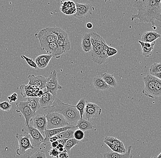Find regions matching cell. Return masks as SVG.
<instances>
[{"label": "cell", "instance_id": "27", "mask_svg": "<svg viewBox=\"0 0 161 158\" xmlns=\"http://www.w3.org/2000/svg\"><path fill=\"white\" fill-rule=\"evenodd\" d=\"M78 129L76 126L72 127L71 128L68 129L67 130L62 132L56 135L59 139H70L74 138V132L76 129Z\"/></svg>", "mask_w": 161, "mask_h": 158}, {"label": "cell", "instance_id": "49", "mask_svg": "<svg viewBox=\"0 0 161 158\" xmlns=\"http://www.w3.org/2000/svg\"><path fill=\"white\" fill-rule=\"evenodd\" d=\"M152 75H153V76H155L157 78H158V79H160L161 80V72H160V73H156V74H152Z\"/></svg>", "mask_w": 161, "mask_h": 158}, {"label": "cell", "instance_id": "14", "mask_svg": "<svg viewBox=\"0 0 161 158\" xmlns=\"http://www.w3.org/2000/svg\"><path fill=\"white\" fill-rule=\"evenodd\" d=\"M32 120L33 121V126L39 130L42 135H45V131L47 126L46 115H37L31 120Z\"/></svg>", "mask_w": 161, "mask_h": 158}, {"label": "cell", "instance_id": "29", "mask_svg": "<svg viewBox=\"0 0 161 158\" xmlns=\"http://www.w3.org/2000/svg\"><path fill=\"white\" fill-rule=\"evenodd\" d=\"M101 76L105 81L106 83L109 85L110 87H116L117 86V82L113 74L104 73L102 74Z\"/></svg>", "mask_w": 161, "mask_h": 158}, {"label": "cell", "instance_id": "4", "mask_svg": "<svg viewBox=\"0 0 161 158\" xmlns=\"http://www.w3.org/2000/svg\"><path fill=\"white\" fill-rule=\"evenodd\" d=\"M47 129H52L67 126H73L69 123L64 116L57 112H49L46 114Z\"/></svg>", "mask_w": 161, "mask_h": 158}, {"label": "cell", "instance_id": "38", "mask_svg": "<svg viewBox=\"0 0 161 158\" xmlns=\"http://www.w3.org/2000/svg\"><path fill=\"white\" fill-rule=\"evenodd\" d=\"M103 142L110 149V150H111V151H112L115 152L119 153H124V151L122 150L121 149L117 147L116 146L114 145V144L111 143L107 141L106 140H104Z\"/></svg>", "mask_w": 161, "mask_h": 158}, {"label": "cell", "instance_id": "22", "mask_svg": "<svg viewBox=\"0 0 161 158\" xmlns=\"http://www.w3.org/2000/svg\"><path fill=\"white\" fill-rule=\"evenodd\" d=\"M37 88L34 85L22 84L20 86V93L24 98L34 97V90Z\"/></svg>", "mask_w": 161, "mask_h": 158}, {"label": "cell", "instance_id": "20", "mask_svg": "<svg viewBox=\"0 0 161 158\" xmlns=\"http://www.w3.org/2000/svg\"><path fill=\"white\" fill-rule=\"evenodd\" d=\"M52 57L53 56L50 54H41L35 58V61L39 69H45L48 66Z\"/></svg>", "mask_w": 161, "mask_h": 158}, {"label": "cell", "instance_id": "35", "mask_svg": "<svg viewBox=\"0 0 161 158\" xmlns=\"http://www.w3.org/2000/svg\"><path fill=\"white\" fill-rule=\"evenodd\" d=\"M142 48V54L145 58H148L152 55V51L153 50L154 46L146 47L141 46Z\"/></svg>", "mask_w": 161, "mask_h": 158}, {"label": "cell", "instance_id": "5", "mask_svg": "<svg viewBox=\"0 0 161 158\" xmlns=\"http://www.w3.org/2000/svg\"><path fill=\"white\" fill-rule=\"evenodd\" d=\"M16 139L19 142V148L16 150V154L19 156H22L28 150L35 149L30 140V136L29 134L23 133V134L16 133Z\"/></svg>", "mask_w": 161, "mask_h": 158}, {"label": "cell", "instance_id": "15", "mask_svg": "<svg viewBox=\"0 0 161 158\" xmlns=\"http://www.w3.org/2000/svg\"><path fill=\"white\" fill-rule=\"evenodd\" d=\"M29 82L28 84L34 85L37 88L41 90H43L46 88L47 79L45 76L42 75H37L35 76L34 74L30 75L28 76Z\"/></svg>", "mask_w": 161, "mask_h": 158}, {"label": "cell", "instance_id": "43", "mask_svg": "<svg viewBox=\"0 0 161 158\" xmlns=\"http://www.w3.org/2000/svg\"><path fill=\"white\" fill-rule=\"evenodd\" d=\"M60 153L59 152L58 150L55 148H53L49 151V154L52 157H57Z\"/></svg>", "mask_w": 161, "mask_h": 158}, {"label": "cell", "instance_id": "34", "mask_svg": "<svg viewBox=\"0 0 161 158\" xmlns=\"http://www.w3.org/2000/svg\"><path fill=\"white\" fill-rule=\"evenodd\" d=\"M151 74L161 72V63H155L151 65L149 69Z\"/></svg>", "mask_w": 161, "mask_h": 158}, {"label": "cell", "instance_id": "48", "mask_svg": "<svg viewBox=\"0 0 161 158\" xmlns=\"http://www.w3.org/2000/svg\"><path fill=\"white\" fill-rule=\"evenodd\" d=\"M86 27L88 29H92L93 27V25L92 23H88L86 25Z\"/></svg>", "mask_w": 161, "mask_h": 158}, {"label": "cell", "instance_id": "31", "mask_svg": "<svg viewBox=\"0 0 161 158\" xmlns=\"http://www.w3.org/2000/svg\"><path fill=\"white\" fill-rule=\"evenodd\" d=\"M86 99L85 98H81L77 104L75 105V107L80 113V118H83L86 106Z\"/></svg>", "mask_w": 161, "mask_h": 158}, {"label": "cell", "instance_id": "37", "mask_svg": "<svg viewBox=\"0 0 161 158\" xmlns=\"http://www.w3.org/2000/svg\"><path fill=\"white\" fill-rule=\"evenodd\" d=\"M27 158H47L44 151L41 148L39 149L35 153L30 155Z\"/></svg>", "mask_w": 161, "mask_h": 158}, {"label": "cell", "instance_id": "46", "mask_svg": "<svg viewBox=\"0 0 161 158\" xmlns=\"http://www.w3.org/2000/svg\"><path fill=\"white\" fill-rule=\"evenodd\" d=\"M59 142L58 141H56L53 142L51 143V146L53 148H56L58 145H59Z\"/></svg>", "mask_w": 161, "mask_h": 158}, {"label": "cell", "instance_id": "44", "mask_svg": "<svg viewBox=\"0 0 161 158\" xmlns=\"http://www.w3.org/2000/svg\"><path fill=\"white\" fill-rule=\"evenodd\" d=\"M57 157L60 158H69V156L68 152L65 150L63 152L60 153L59 155Z\"/></svg>", "mask_w": 161, "mask_h": 158}, {"label": "cell", "instance_id": "12", "mask_svg": "<svg viewBox=\"0 0 161 158\" xmlns=\"http://www.w3.org/2000/svg\"><path fill=\"white\" fill-rule=\"evenodd\" d=\"M102 109L97 105L89 102L86 104L84 116L86 119L89 120L90 119L96 118L100 115Z\"/></svg>", "mask_w": 161, "mask_h": 158}, {"label": "cell", "instance_id": "25", "mask_svg": "<svg viewBox=\"0 0 161 158\" xmlns=\"http://www.w3.org/2000/svg\"><path fill=\"white\" fill-rule=\"evenodd\" d=\"M91 39V33L85 34L81 39V48L83 51L86 53H88L92 50V45Z\"/></svg>", "mask_w": 161, "mask_h": 158}, {"label": "cell", "instance_id": "17", "mask_svg": "<svg viewBox=\"0 0 161 158\" xmlns=\"http://www.w3.org/2000/svg\"><path fill=\"white\" fill-rule=\"evenodd\" d=\"M73 126H67L65 127L52 129H46L45 131V140H44L43 144L45 146L48 144L50 142V139L52 137L57 135L58 134L62 132L67 130L68 129L71 128Z\"/></svg>", "mask_w": 161, "mask_h": 158}, {"label": "cell", "instance_id": "55", "mask_svg": "<svg viewBox=\"0 0 161 158\" xmlns=\"http://www.w3.org/2000/svg\"><path fill=\"white\" fill-rule=\"evenodd\" d=\"M2 93H1V91H0V99H1V98H2Z\"/></svg>", "mask_w": 161, "mask_h": 158}, {"label": "cell", "instance_id": "21", "mask_svg": "<svg viewBox=\"0 0 161 158\" xmlns=\"http://www.w3.org/2000/svg\"><path fill=\"white\" fill-rule=\"evenodd\" d=\"M161 37V35L157 32L148 31L143 33L141 37V41L147 43H153Z\"/></svg>", "mask_w": 161, "mask_h": 158}, {"label": "cell", "instance_id": "52", "mask_svg": "<svg viewBox=\"0 0 161 158\" xmlns=\"http://www.w3.org/2000/svg\"><path fill=\"white\" fill-rule=\"evenodd\" d=\"M3 81H2V79H1V78H0V88H1V87H2V85H3Z\"/></svg>", "mask_w": 161, "mask_h": 158}, {"label": "cell", "instance_id": "2", "mask_svg": "<svg viewBox=\"0 0 161 158\" xmlns=\"http://www.w3.org/2000/svg\"><path fill=\"white\" fill-rule=\"evenodd\" d=\"M43 108L46 114L52 112L61 114L65 117L69 123L73 126L76 125L80 118V113L75 105L64 103L56 97L52 106Z\"/></svg>", "mask_w": 161, "mask_h": 158}, {"label": "cell", "instance_id": "11", "mask_svg": "<svg viewBox=\"0 0 161 158\" xmlns=\"http://www.w3.org/2000/svg\"><path fill=\"white\" fill-rule=\"evenodd\" d=\"M76 11L74 17L79 20H82L92 14L95 10L94 7L90 4L75 3Z\"/></svg>", "mask_w": 161, "mask_h": 158}, {"label": "cell", "instance_id": "13", "mask_svg": "<svg viewBox=\"0 0 161 158\" xmlns=\"http://www.w3.org/2000/svg\"><path fill=\"white\" fill-rule=\"evenodd\" d=\"M41 50H45L47 54L52 55L53 57H55L56 59H59L61 55L64 53L63 50L57 45L56 42L48 43L41 47Z\"/></svg>", "mask_w": 161, "mask_h": 158}, {"label": "cell", "instance_id": "42", "mask_svg": "<svg viewBox=\"0 0 161 158\" xmlns=\"http://www.w3.org/2000/svg\"><path fill=\"white\" fill-rule=\"evenodd\" d=\"M18 94L16 93H14L11 95L10 96L8 97V99L9 101L10 102H14L17 101L18 100Z\"/></svg>", "mask_w": 161, "mask_h": 158}, {"label": "cell", "instance_id": "56", "mask_svg": "<svg viewBox=\"0 0 161 158\" xmlns=\"http://www.w3.org/2000/svg\"><path fill=\"white\" fill-rule=\"evenodd\" d=\"M156 157L157 156H154L150 158H156Z\"/></svg>", "mask_w": 161, "mask_h": 158}, {"label": "cell", "instance_id": "47", "mask_svg": "<svg viewBox=\"0 0 161 158\" xmlns=\"http://www.w3.org/2000/svg\"><path fill=\"white\" fill-rule=\"evenodd\" d=\"M58 138L56 136H54L52 137L50 139V142L52 143L53 142L56 141L58 140Z\"/></svg>", "mask_w": 161, "mask_h": 158}, {"label": "cell", "instance_id": "39", "mask_svg": "<svg viewBox=\"0 0 161 158\" xmlns=\"http://www.w3.org/2000/svg\"><path fill=\"white\" fill-rule=\"evenodd\" d=\"M85 134L84 132L79 129H77L75 131L74 134V138L78 141H81L84 138Z\"/></svg>", "mask_w": 161, "mask_h": 158}, {"label": "cell", "instance_id": "6", "mask_svg": "<svg viewBox=\"0 0 161 158\" xmlns=\"http://www.w3.org/2000/svg\"><path fill=\"white\" fill-rule=\"evenodd\" d=\"M15 108L17 113H21L24 116L25 126L30 125V121L36 116V113L30 107L29 102L28 101H20L16 103Z\"/></svg>", "mask_w": 161, "mask_h": 158}, {"label": "cell", "instance_id": "45", "mask_svg": "<svg viewBox=\"0 0 161 158\" xmlns=\"http://www.w3.org/2000/svg\"><path fill=\"white\" fill-rule=\"evenodd\" d=\"M69 139H58V142L59 144H62L63 145L65 146L66 142Z\"/></svg>", "mask_w": 161, "mask_h": 158}, {"label": "cell", "instance_id": "30", "mask_svg": "<svg viewBox=\"0 0 161 158\" xmlns=\"http://www.w3.org/2000/svg\"><path fill=\"white\" fill-rule=\"evenodd\" d=\"M104 140L107 141L113 144L114 145L118 147L121 149L122 150L124 151L125 153L126 151L125 147L124 144L123 143L118 139L114 137L106 136L104 138Z\"/></svg>", "mask_w": 161, "mask_h": 158}, {"label": "cell", "instance_id": "16", "mask_svg": "<svg viewBox=\"0 0 161 158\" xmlns=\"http://www.w3.org/2000/svg\"><path fill=\"white\" fill-rule=\"evenodd\" d=\"M132 146L130 145L124 153H119L111 151L103 154V156L104 158H132Z\"/></svg>", "mask_w": 161, "mask_h": 158}, {"label": "cell", "instance_id": "57", "mask_svg": "<svg viewBox=\"0 0 161 158\" xmlns=\"http://www.w3.org/2000/svg\"><path fill=\"white\" fill-rule=\"evenodd\" d=\"M138 1V0H136L135 1ZM142 1H143V0H142Z\"/></svg>", "mask_w": 161, "mask_h": 158}, {"label": "cell", "instance_id": "41", "mask_svg": "<svg viewBox=\"0 0 161 158\" xmlns=\"http://www.w3.org/2000/svg\"><path fill=\"white\" fill-rule=\"evenodd\" d=\"M106 52L108 57H112L117 54L118 51L116 49L108 46L106 49Z\"/></svg>", "mask_w": 161, "mask_h": 158}, {"label": "cell", "instance_id": "26", "mask_svg": "<svg viewBox=\"0 0 161 158\" xmlns=\"http://www.w3.org/2000/svg\"><path fill=\"white\" fill-rule=\"evenodd\" d=\"M76 126L78 129L83 131V132L92 129L94 128L93 124L89 122L88 120L83 118H80Z\"/></svg>", "mask_w": 161, "mask_h": 158}, {"label": "cell", "instance_id": "9", "mask_svg": "<svg viewBox=\"0 0 161 158\" xmlns=\"http://www.w3.org/2000/svg\"><path fill=\"white\" fill-rule=\"evenodd\" d=\"M157 77L152 74H148L144 77L145 87L142 92L144 95L150 98L154 99L155 87Z\"/></svg>", "mask_w": 161, "mask_h": 158}, {"label": "cell", "instance_id": "8", "mask_svg": "<svg viewBox=\"0 0 161 158\" xmlns=\"http://www.w3.org/2000/svg\"><path fill=\"white\" fill-rule=\"evenodd\" d=\"M46 88L47 92H50L56 97L57 91L59 90L62 89V87L59 84L57 78V73L56 70H54L50 73L47 78Z\"/></svg>", "mask_w": 161, "mask_h": 158}, {"label": "cell", "instance_id": "19", "mask_svg": "<svg viewBox=\"0 0 161 158\" xmlns=\"http://www.w3.org/2000/svg\"><path fill=\"white\" fill-rule=\"evenodd\" d=\"M60 9L65 14H75L76 11V4L73 1H65L61 5Z\"/></svg>", "mask_w": 161, "mask_h": 158}, {"label": "cell", "instance_id": "23", "mask_svg": "<svg viewBox=\"0 0 161 158\" xmlns=\"http://www.w3.org/2000/svg\"><path fill=\"white\" fill-rule=\"evenodd\" d=\"M46 29L56 35L57 37V40L63 41H70L67 33L61 28L58 27H49L46 28Z\"/></svg>", "mask_w": 161, "mask_h": 158}, {"label": "cell", "instance_id": "24", "mask_svg": "<svg viewBox=\"0 0 161 158\" xmlns=\"http://www.w3.org/2000/svg\"><path fill=\"white\" fill-rule=\"evenodd\" d=\"M92 81L94 87L97 90H106L110 88V86L106 83L101 75L96 76L93 78Z\"/></svg>", "mask_w": 161, "mask_h": 158}, {"label": "cell", "instance_id": "32", "mask_svg": "<svg viewBox=\"0 0 161 158\" xmlns=\"http://www.w3.org/2000/svg\"><path fill=\"white\" fill-rule=\"evenodd\" d=\"M79 144V141L77 140L75 138L69 139L66 142L64 148L67 152L70 153L71 149Z\"/></svg>", "mask_w": 161, "mask_h": 158}, {"label": "cell", "instance_id": "10", "mask_svg": "<svg viewBox=\"0 0 161 158\" xmlns=\"http://www.w3.org/2000/svg\"><path fill=\"white\" fill-rule=\"evenodd\" d=\"M35 36V38L38 39L40 41L41 47L48 43L56 42L57 40L56 35L46 28L42 29L39 31V33H36Z\"/></svg>", "mask_w": 161, "mask_h": 158}, {"label": "cell", "instance_id": "53", "mask_svg": "<svg viewBox=\"0 0 161 158\" xmlns=\"http://www.w3.org/2000/svg\"><path fill=\"white\" fill-rule=\"evenodd\" d=\"M156 158H161V153L158 156L156 157Z\"/></svg>", "mask_w": 161, "mask_h": 158}, {"label": "cell", "instance_id": "58", "mask_svg": "<svg viewBox=\"0 0 161 158\" xmlns=\"http://www.w3.org/2000/svg\"><path fill=\"white\" fill-rule=\"evenodd\" d=\"M56 158H58V157H56Z\"/></svg>", "mask_w": 161, "mask_h": 158}, {"label": "cell", "instance_id": "54", "mask_svg": "<svg viewBox=\"0 0 161 158\" xmlns=\"http://www.w3.org/2000/svg\"><path fill=\"white\" fill-rule=\"evenodd\" d=\"M111 1V0H104V2H105V3H107V2H108V1Z\"/></svg>", "mask_w": 161, "mask_h": 158}, {"label": "cell", "instance_id": "28", "mask_svg": "<svg viewBox=\"0 0 161 158\" xmlns=\"http://www.w3.org/2000/svg\"><path fill=\"white\" fill-rule=\"evenodd\" d=\"M27 100L30 107L36 113L41 107L40 103V97H27Z\"/></svg>", "mask_w": 161, "mask_h": 158}, {"label": "cell", "instance_id": "36", "mask_svg": "<svg viewBox=\"0 0 161 158\" xmlns=\"http://www.w3.org/2000/svg\"><path fill=\"white\" fill-rule=\"evenodd\" d=\"M21 59H24L26 61V63L28 64V65L30 66V67H32L33 69H39L35 61H34L33 59L23 55H21Z\"/></svg>", "mask_w": 161, "mask_h": 158}, {"label": "cell", "instance_id": "33", "mask_svg": "<svg viewBox=\"0 0 161 158\" xmlns=\"http://www.w3.org/2000/svg\"><path fill=\"white\" fill-rule=\"evenodd\" d=\"M161 96V80L156 78L155 87L154 98H158Z\"/></svg>", "mask_w": 161, "mask_h": 158}, {"label": "cell", "instance_id": "7", "mask_svg": "<svg viewBox=\"0 0 161 158\" xmlns=\"http://www.w3.org/2000/svg\"><path fill=\"white\" fill-rule=\"evenodd\" d=\"M23 133L29 134L32 139V144L35 149L39 147L42 144L44 143L45 138L39 130L35 128L33 126H25L22 129Z\"/></svg>", "mask_w": 161, "mask_h": 158}, {"label": "cell", "instance_id": "18", "mask_svg": "<svg viewBox=\"0 0 161 158\" xmlns=\"http://www.w3.org/2000/svg\"><path fill=\"white\" fill-rule=\"evenodd\" d=\"M56 97L50 92H44L43 95L40 97V103L43 108L50 107L53 105Z\"/></svg>", "mask_w": 161, "mask_h": 158}, {"label": "cell", "instance_id": "40", "mask_svg": "<svg viewBox=\"0 0 161 158\" xmlns=\"http://www.w3.org/2000/svg\"><path fill=\"white\" fill-rule=\"evenodd\" d=\"M12 107V105L8 101H4L3 102H0V109L3 111L8 112Z\"/></svg>", "mask_w": 161, "mask_h": 158}, {"label": "cell", "instance_id": "3", "mask_svg": "<svg viewBox=\"0 0 161 158\" xmlns=\"http://www.w3.org/2000/svg\"><path fill=\"white\" fill-rule=\"evenodd\" d=\"M92 50V59L96 64L101 65L105 63L108 57L106 54V49L108 47L104 39L97 33L91 32V39Z\"/></svg>", "mask_w": 161, "mask_h": 158}, {"label": "cell", "instance_id": "50", "mask_svg": "<svg viewBox=\"0 0 161 158\" xmlns=\"http://www.w3.org/2000/svg\"><path fill=\"white\" fill-rule=\"evenodd\" d=\"M65 150V149L64 148H60L58 149V151H59L60 153L63 152H64Z\"/></svg>", "mask_w": 161, "mask_h": 158}, {"label": "cell", "instance_id": "51", "mask_svg": "<svg viewBox=\"0 0 161 158\" xmlns=\"http://www.w3.org/2000/svg\"><path fill=\"white\" fill-rule=\"evenodd\" d=\"M58 146L59 147V148H64V146H65L63 145L62 144H59V145H58Z\"/></svg>", "mask_w": 161, "mask_h": 158}, {"label": "cell", "instance_id": "1", "mask_svg": "<svg viewBox=\"0 0 161 158\" xmlns=\"http://www.w3.org/2000/svg\"><path fill=\"white\" fill-rule=\"evenodd\" d=\"M133 7L137 13L131 16V21L138 19L141 23L153 25H155L156 20L161 22V3L155 0H138L135 2Z\"/></svg>", "mask_w": 161, "mask_h": 158}]
</instances>
